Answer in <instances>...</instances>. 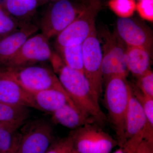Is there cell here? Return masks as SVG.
Instances as JSON below:
<instances>
[{
	"mask_svg": "<svg viewBox=\"0 0 153 153\" xmlns=\"http://www.w3.org/2000/svg\"><path fill=\"white\" fill-rule=\"evenodd\" d=\"M86 0H58L49 2L39 25L49 39L57 36L74 22L85 8Z\"/></svg>",
	"mask_w": 153,
	"mask_h": 153,
	"instance_id": "obj_3",
	"label": "cell"
},
{
	"mask_svg": "<svg viewBox=\"0 0 153 153\" xmlns=\"http://www.w3.org/2000/svg\"><path fill=\"white\" fill-rule=\"evenodd\" d=\"M14 124H16V123H14ZM14 124H6V123H2L0 122V128H1L4 127L6 126L11 125Z\"/></svg>",
	"mask_w": 153,
	"mask_h": 153,
	"instance_id": "obj_30",
	"label": "cell"
},
{
	"mask_svg": "<svg viewBox=\"0 0 153 153\" xmlns=\"http://www.w3.org/2000/svg\"><path fill=\"white\" fill-rule=\"evenodd\" d=\"M100 1H101V0H100Z\"/></svg>",
	"mask_w": 153,
	"mask_h": 153,
	"instance_id": "obj_35",
	"label": "cell"
},
{
	"mask_svg": "<svg viewBox=\"0 0 153 153\" xmlns=\"http://www.w3.org/2000/svg\"><path fill=\"white\" fill-rule=\"evenodd\" d=\"M102 46V73L103 81L106 82L114 76H127L128 74L127 63V46L115 31L102 30L101 33Z\"/></svg>",
	"mask_w": 153,
	"mask_h": 153,
	"instance_id": "obj_6",
	"label": "cell"
},
{
	"mask_svg": "<svg viewBox=\"0 0 153 153\" xmlns=\"http://www.w3.org/2000/svg\"><path fill=\"white\" fill-rule=\"evenodd\" d=\"M20 128L16 153H45L55 141L52 126L42 119L26 121Z\"/></svg>",
	"mask_w": 153,
	"mask_h": 153,
	"instance_id": "obj_8",
	"label": "cell"
},
{
	"mask_svg": "<svg viewBox=\"0 0 153 153\" xmlns=\"http://www.w3.org/2000/svg\"><path fill=\"white\" fill-rule=\"evenodd\" d=\"M19 140L18 142L16 143L14 145L10 150H9L8 151L2 153H16V150L17 147H18V144H19Z\"/></svg>",
	"mask_w": 153,
	"mask_h": 153,
	"instance_id": "obj_29",
	"label": "cell"
},
{
	"mask_svg": "<svg viewBox=\"0 0 153 153\" xmlns=\"http://www.w3.org/2000/svg\"><path fill=\"white\" fill-rule=\"evenodd\" d=\"M101 7L100 0H86L82 13L56 36V49L82 44L96 28V18Z\"/></svg>",
	"mask_w": 153,
	"mask_h": 153,
	"instance_id": "obj_7",
	"label": "cell"
},
{
	"mask_svg": "<svg viewBox=\"0 0 153 153\" xmlns=\"http://www.w3.org/2000/svg\"><path fill=\"white\" fill-rule=\"evenodd\" d=\"M72 153H110L117 141L93 123L73 130L68 135Z\"/></svg>",
	"mask_w": 153,
	"mask_h": 153,
	"instance_id": "obj_5",
	"label": "cell"
},
{
	"mask_svg": "<svg viewBox=\"0 0 153 153\" xmlns=\"http://www.w3.org/2000/svg\"><path fill=\"white\" fill-rule=\"evenodd\" d=\"M0 101L36 109L33 97L0 66Z\"/></svg>",
	"mask_w": 153,
	"mask_h": 153,
	"instance_id": "obj_14",
	"label": "cell"
},
{
	"mask_svg": "<svg viewBox=\"0 0 153 153\" xmlns=\"http://www.w3.org/2000/svg\"><path fill=\"white\" fill-rule=\"evenodd\" d=\"M71 151V141L69 136L54 141L45 153H67Z\"/></svg>",
	"mask_w": 153,
	"mask_h": 153,
	"instance_id": "obj_27",
	"label": "cell"
},
{
	"mask_svg": "<svg viewBox=\"0 0 153 153\" xmlns=\"http://www.w3.org/2000/svg\"><path fill=\"white\" fill-rule=\"evenodd\" d=\"M57 49V53L66 66L84 73L82 44L71 45Z\"/></svg>",
	"mask_w": 153,
	"mask_h": 153,
	"instance_id": "obj_21",
	"label": "cell"
},
{
	"mask_svg": "<svg viewBox=\"0 0 153 153\" xmlns=\"http://www.w3.org/2000/svg\"><path fill=\"white\" fill-rule=\"evenodd\" d=\"M110 9L119 18L132 16L136 9L135 0H109Z\"/></svg>",
	"mask_w": 153,
	"mask_h": 153,
	"instance_id": "obj_23",
	"label": "cell"
},
{
	"mask_svg": "<svg viewBox=\"0 0 153 153\" xmlns=\"http://www.w3.org/2000/svg\"><path fill=\"white\" fill-rule=\"evenodd\" d=\"M67 153H71V151H70V152H68Z\"/></svg>",
	"mask_w": 153,
	"mask_h": 153,
	"instance_id": "obj_33",
	"label": "cell"
},
{
	"mask_svg": "<svg viewBox=\"0 0 153 153\" xmlns=\"http://www.w3.org/2000/svg\"><path fill=\"white\" fill-rule=\"evenodd\" d=\"M151 57L152 53L144 48L127 46L126 58L129 72L137 78L152 70Z\"/></svg>",
	"mask_w": 153,
	"mask_h": 153,
	"instance_id": "obj_18",
	"label": "cell"
},
{
	"mask_svg": "<svg viewBox=\"0 0 153 153\" xmlns=\"http://www.w3.org/2000/svg\"><path fill=\"white\" fill-rule=\"evenodd\" d=\"M134 153H153V144L143 140Z\"/></svg>",
	"mask_w": 153,
	"mask_h": 153,
	"instance_id": "obj_28",
	"label": "cell"
},
{
	"mask_svg": "<svg viewBox=\"0 0 153 153\" xmlns=\"http://www.w3.org/2000/svg\"><path fill=\"white\" fill-rule=\"evenodd\" d=\"M137 1H140V0H137Z\"/></svg>",
	"mask_w": 153,
	"mask_h": 153,
	"instance_id": "obj_34",
	"label": "cell"
},
{
	"mask_svg": "<svg viewBox=\"0 0 153 153\" xmlns=\"http://www.w3.org/2000/svg\"><path fill=\"white\" fill-rule=\"evenodd\" d=\"M136 86L144 94L153 97V73L152 70L137 77Z\"/></svg>",
	"mask_w": 153,
	"mask_h": 153,
	"instance_id": "obj_25",
	"label": "cell"
},
{
	"mask_svg": "<svg viewBox=\"0 0 153 153\" xmlns=\"http://www.w3.org/2000/svg\"><path fill=\"white\" fill-rule=\"evenodd\" d=\"M52 121L54 123L73 130L85 124L95 122L68 103L52 112Z\"/></svg>",
	"mask_w": 153,
	"mask_h": 153,
	"instance_id": "obj_16",
	"label": "cell"
},
{
	"mask_svg": "<svg viewBox=\"0 0 153 153\" xmlns=\"http://www.w3.org/2000/svg\"><path fill=\"white\" fill-rule=\"evenodd\" d=\"M146 123L144 111L134 95L131 86L126 114L124 144L126 143V146L131 149H137L144 140Z\"/></svg>",
	"mask_w": 153,
	"mask_h": 153,
	"instance_id": "obj_12",
	"label": "cell"
},
{
	"mask_svg": "<svg viewBox=\"0 0 153 153\" xmlns=\"http://www.w3.org/2000/svg\"><path fill=\"white\" fill-rule=\"evenodd\" d=\"M16 19L8 13L0 4V36L4 37L13 33L22 27Z\"/></svg>",
	"mask_w": 153,
	"mask_h": 153,
	"instance_id": "obj_24",
	"label": "cell"
},
{
	"mask_svg": "<svg viewBox=\"0 0 153 153\" xmlns=\"http://www.w3.org/2000/svg\"><path fill=\"white\" fill-rule=\"evenodd\" d=\"M44 1H46L51 2L53 1H58V0H44Z\"/></svg>",
	"mask_w": 153,
	"mask_h": 153,
	"instance_id": "obj_32",
	"label": "cell"
},
{
	"mask_svg": "<svg viewBox=\"0 0 153 153\" xmlns=\"http://www.w3.org/2000/svg\"><path fill=\"white\" fill-rule=\"evenodd\" d=\"M140 16L149 22L153 21V0H140L136 4V9Z\"/></svg>",
	"mask_w": 153,
	"mask_h": 153,
	"instance_id": "obj_26",
	"label": "cell"
},
{
	"mask_svg": "<svg viewBox=\"0 0 153 153\" xmlns=\"http://www.w3.org/2000/svg\"><path fill=\"white\" fill-rule=\"evenodd\" d=\"M52 68L75 106L82 114L99 124L106 121V116L99 103L84 73L66 66L57 52L50 60Z\"/></svg>",
	"mask_w": 153,
	"mask_h": 153,
	"instance_id": "obj_1",
	"label": "cell"
},
{
	"mask_svg": "<svg viewBox=\"0 0 153 153\" xmlns=\"http://www.w3.org/2000/svg\"><path fill=\"white\" fill-rule=\"evenodd\" d=\"M115 31L127 46L141 47L152 53V32L143 22L131 17L119 18L117 21Z\"/></svg>",
	"mask_w": 153,
	"mask_h": 153,
	"instance_id": "obj_11",
	"label": "cell"
},
{
	"mask_svg": "<svg viewBox=\"0 0 153 153\" xmlns=\"http://www.w3.org/2000/svg\"><path fill=\"white\" fill-rule=\"evenodd\" d=\"M49 40L42 33L31 36L13 58L2 66L22 67L50 61L54 51H52Z\"/></svg>",
	"mask_w": 153,
	"mask_h": 153,
	"instance_id": "obj_10",
	"label": "cell"
},
{
	"mask_svg": "<svg viewBox=\"0 0 153 153\" xmlns=\"http://www.w3.org/2000/svg\"><path fill=\"white\" fill-rule=\"evenodd\" d=\"M30 93L37 109L52 113L67 103L76 108L68 96L60 91L48 89Z\"/></svg>",
	"mask_w": 153,
	"mask_h": 153,
	"instance_id": "obj_15",
	"label": "cell"
},
{
	"mask_svg": "<svg viewBox=\"0 0 153 153\" xmlns=\"http://www.w3.org/2000/svg\"><path fill=\"white\" fill-rule=\"evenodd\" d=\"M40 0H5L3 5L10 15L21 26L33 22Z\"/></svg>",
	"mask_w": 153,
	"mask_h": 153,
	"instance_id": "obj_17",
	"label": "cell"
},
{
	"mask_svg": "<svg viewBox=\"0 0 153 153\" xmlns=\"http://www.w3.org/2000/svg\"><path fill=\"white\" fill-rule=\"evenodd\" d=\"M131 85L134 95L141 105L146 117L144 140L153 144V97L144 94L136 85Z\"/></svg>",
	"mask_w": 153,
	"mask_h": 153,
	"instance_id": "obj_20",
	"label": "cell"
},
{
	"mask_svg": "<svg viewBox=\"0 0 153 153\" xmlns=\"http://www.w3.org/2000/svg\"><path fill=\"white\" fill-rule=\"evenodd\" d=\"M28 108L0 101V122L6 124L25 123L29 117Z\"/></svg>",
	"mask_w": 153,
	"mask_h": 153,
	"instance_id": "obj_19",
	"label": "cell"
},
{
	"mask_svg": "<svg viewBox=\"0 0 153 153\" xmlns=\"http://www.w3.org/2000/svg\"><path fill=\"white\" fill-rule=\"evenodd\" d=\"M25 123L14 124L0 128V153L8 151L19 141L20 134L18 129Z\"/></svg>",
	"mask_w": 153,
	"mask_h": 153,
	"instance_id": "obj_22",
	"label": "cell"
},
{
	"mask_svg": "<svg viewBox=\"0 0 153 153\" xmlns=\"http://www.w3.org/2000/svg\"><path fill=\"white\" fill-rule=\"evenodd\" d=\"M83 72L99 99L102 92V51L95 28L82 44Z\"/></svg>",
	"mask_w": 153,
	"mask_h": 153,
	"instance_id": "obj_9",
	"label": "cell"
},
{
	"mask_svg": "<svg viewBox=\"0 0 153 153\" xmlns=\"http://www.w3.org/2000/svg\"><path fill=\"white\" fill-rule=\"evenodd\" d=\"M126 78L114 76L105 82V102L120 148L124 144L126 114L131 88L130 83Z\"/></svg>",
	"mask_w": 153,
	"mask_h": 153,
	"instance_id": "obj_2",
	"label": "cell"
},
{
	"mask_svg": "<svg viewBox=\"0 0 153 153\" xmlns=\"http://www.w3.org/2000/svg\"><path fill=\"white\" fill-rule=\"evenodd\" d=\"M2 66L21 87L29 93L55 89L69 97L57 75L50 67L36 64L19 67Z\"/></svg>",
	"mask_w": 153,
	"mask_h": 153,
	"instance_id": "obj_4",
	"label": "cell"
},
{
	"mask_svg": "<svg viewBox=\"0 0 153 153\" xmlns=\"http://www.w3.org/2000/svg\"><path fill=\"white\" fill-rule=\"evenodd\" d=\"M39 28L38 24L29 22L13 33L0 38V65H5Z\"/></svg>",
	"mask_w": 153,
	"mask_h": 153,
	"instance_id": "obj_13",
	"label": "cell"
},
{
	"mask_svg": "<svg viewBox=\"0 0 153 153\" xmlns=\"http://www.w3.org/2000/svg\"><path fill=\"white\" fill-rule=\"evenodd\" d=\"M124 153L123 149L122 148L120 147L118 149L115 151L114 153Z\"/></svg>",
	"mask_w": 153,
	"mask_h": 153,
	"instance_id": "obj_31",
	"label": "cell"
}]
</instances>
